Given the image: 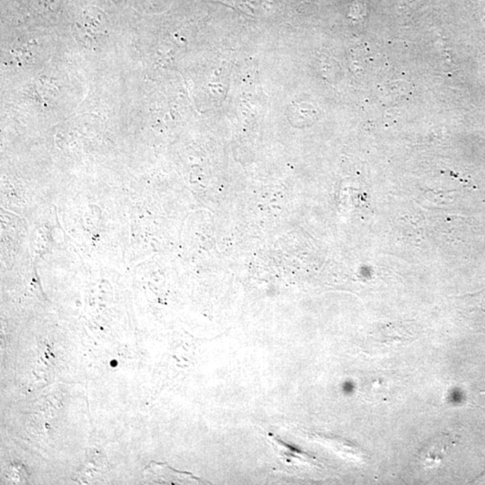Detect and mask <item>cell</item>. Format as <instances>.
Masks as SVG:
<instances>
[{
	"mask_svg": "<svg viewBox=\"0 0 485 485\" xmlns=\"http://www.w3.org/2000/svg\"><path fill=\"white\" fill-rule=\"evenodd\" d=\"M453 444H454V439L451 435L440 434L430 440L420 451V460L427 466L439 463L445 457L446 453L449 448H451Z\"/></svg>",
	"mask_w": 485,
	"mask_h": 485,
	"instance_id": "1",
	"label": "cell"
},
{
	"mask_svg": "<svg viewBox=\"0 0 485 485\" xmlns=\"http://www.w3.org/2000/svg\"><path fill=\"white\" fill-rule=\"evenodd\" d=\"M398 331L386 330L381 332L377 337H375L377 343H372L371 345H374L375 348L379 349L385 348L392 349L398 346L408 345L416 339V335L408 333V332Z\"/></svg>",
	"mask_w": 485,
	"mask_h": 485,
	"instance_id": "2",
	"label": "cell"
},
{
	"mask_svg": "<svg viewBox=\"0 0 485 485\" xmlns=\"http://www.w3.org/2000/svg\"><path fill=\"white\" fill-rule=\"evenodd\" d=\"M217 1L246 16L257 17V0H217Z\"/></svg>",
	"mask_w": 485,
	"mask_h": 485,
	"instance_id": "3",
	"label": "cell"
},
{
	"mask_svg": "<svg viewBox=\"0 0 485 485\" xmlns=\"http://www.w3.org/2000/svg\"><path fill=\"white\" fill-rule=\"evenodd\" d=\"M484 392H485V387H484V389L482 390V393H484Z\"/></svg>",
	"mask_w": 485,
	"mask_h": 485,
	"instance_id": "4",
	"label": "cell"
}]
</instances>
